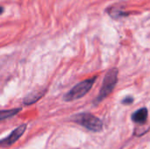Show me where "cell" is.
I'll use <instances>...</instances> for the list:
<instances>
[{"label": "cell", "mask_w": 150, "mask_h": 149, "mask_svg": "<svg viewBox=\"0 0 150 149\" xmlns=\"http://www.w3.org/2000/svg\"><path fill=\"white\" fill-rule=\"evenodd\" d=\"M118 75H119V70L117 68H112L109 71H107V73L104 77V81L100 91L98 97H96V99L94 100L95 105H98L112 92L118 83Z\"/></svg>", "instance_id": "obj_1"}, {"label": "cell", "mask_w": 150, "mask_h": 149, "mask_svg": "<svg viewBox=\"0 0 150 149\" xmlns=\"http://www.w3.org/2000/svg\"><path fill=\"white\" fill-rule=\"evenodd\" d=\"M72 121L91 132L98 133L103 129V122L101 121V119H99L98 117L94 116L91 113L83 112L76 114L73 116Z\"/></svg>", "instance_id": "obj_2"}, {"label": "cell", "mask_w": 150, "mask_h": 149, "mask_svg": "<svg viewBox=\"0 0 150 149\" xmlns=\"http://www.w3.org/2000/svg\"><path fill=\"white\" fill-rule=\"evenodd\" d=\"M98 76H94V77H91L90 79L84 80L77 83L64 96L63 99L67 102H70V101H74V100H76L84 97L91 90Z\"/></svg>", "instance_id": "obj_3"}, {"label": "cell", "mask_w": 150, "mask_h": 149, "mask_svg": "<svg viewBox=\"0 0 150 149\" xmlns=\"http://www.w3.org/2000/svg\"><path fill=\"white\" fill-rule=\"evenodd\" d=\"M26 129V125L23 124L21 126H19L18 127H17L7 138L0 141V147H9L11 145H12L13 143H15L25 133Z\"/></svg>", "instance_id": "obj_4"}, {"label": "cell", "mask_w": 150, "mask_h": 149, "mask_svg": "<svg viewBox=\"0 0 150 149\" xmlns=\"http://www.w3.org/2000/svg\"><path fill=\"white\" fill-rule=\"evenodd\" d=\"M149 116V111L147 108H141L132 114V120L137 124H145Z\"/></svg>", "instance_id": "obj_5"}, {"label": "cell", "mask_w": 150, "mask_h": 149, "mask_svg": "<svg viewBox=\"0 0 150 149\" xmlns=\"http://www.w3.org/2000/svg\"><path fill=\"white\" fill-rule=\"evenodd\" d=\"M46 93V90H35L30 93L28 96H26L24 99V104L25 105H31L34 103H36L39 99H40L44 94Z\"/></svg>", "instance_id": "obj_6"}, {"label": "cell", "mask_w": 150, "mask_h": 149, "mask_svg": "<svg viewBox=\"0 0 150 149\" xmlns=\"http://www.w3.org/2000/svg\"><path fill=\"white\" fill-rule=\"evenodd\" d=\"M20 111H21L20 108H16V109H11V110L0 111V121L13 117L14 115L18 114Z\"/></svg>", "instance_id": "obj_7"}, {"label": "cell", "mask_w": 150, "mask_h": 149, "mask_svg": "<svg viewBox=\"0 0 150 149\" xmlns=\"http://www.w3.org/2000/svg\"><path fill=\"white\" fill-rule=\"evenodd\" d=\"M134 97H131V96H127V97H126L122 101H121V104H123V105H131V104H133L134 103Z\"/></svg>", "instance_id": "obj_8"}, {"label": "cell", "mask_w": 150, "mask_h": 149, "mask_svg": "<svg viewBox=\"0 0 150 149\" xmlns=\"http://www.w3.org/2000/svg\"><path fill=\"white\" fill-rule=\"evenodd\" d=\"M4 8L0 6V15H1V14H2V13L4 12Z\"/></svg>", "instance_id": "obj_9"}]
</instances>
